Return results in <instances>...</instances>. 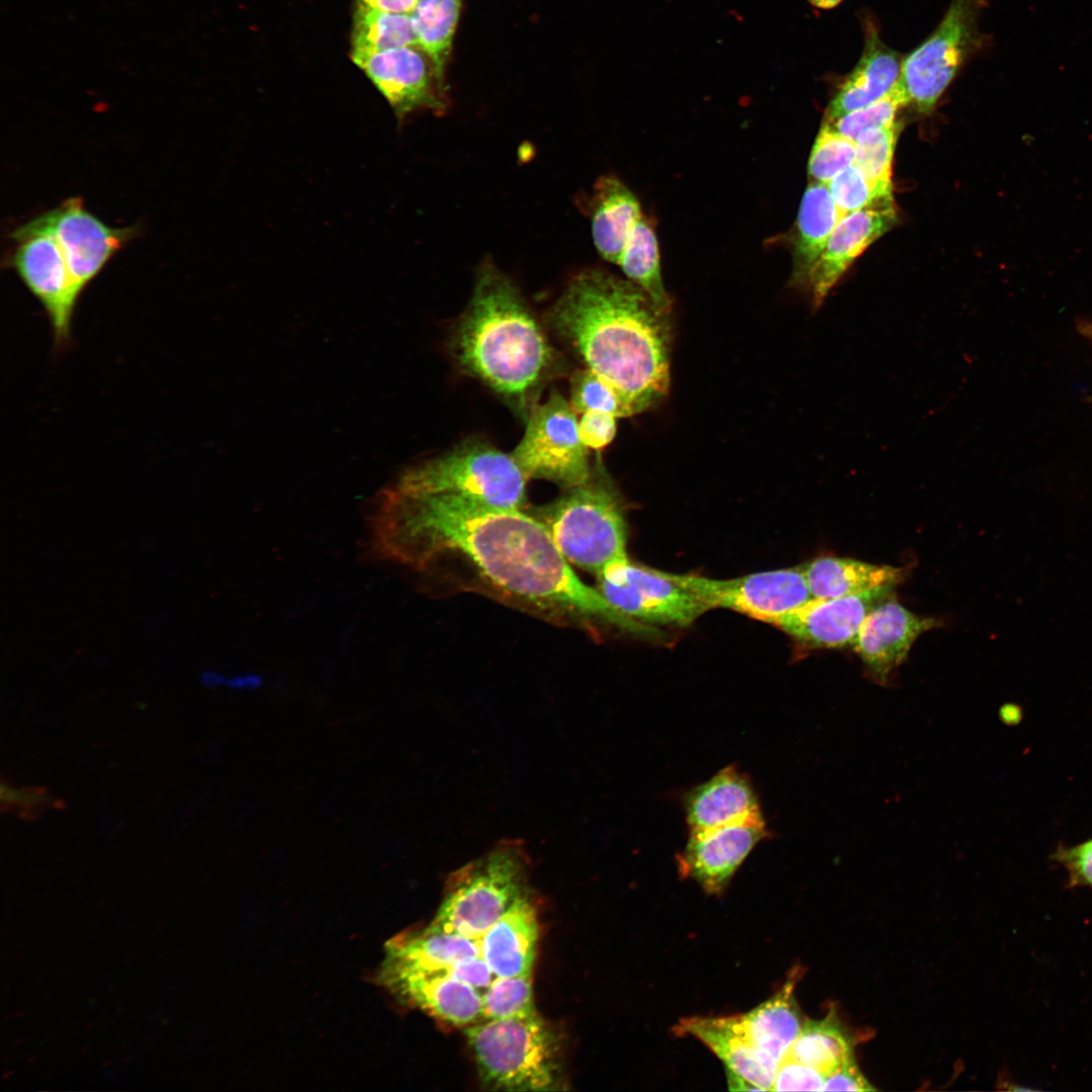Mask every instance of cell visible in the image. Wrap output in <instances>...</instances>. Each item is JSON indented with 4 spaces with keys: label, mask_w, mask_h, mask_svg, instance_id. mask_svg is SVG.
Returning a JSON list of instances; mask_svg holds the SVG:
<instances>
[{
    "label": "cell",
    "mask_w": 1092,
    "mask_h": 1092,
    "mask_svg": "<svg viewBox=\"0 0 1092 1092\" xmlns=\"http://www.w3.org/2000/svg\"><path fill=\"white\" fill-rule=\"evenodd\" d=\"M365 533L371 559L446 576L558 624L649 632L581 581L544 524L521 509L410 495L388 484L368 504Z\"/></svg>",
    "instance_id": "obj_1"
},
{
    "label": "cell",
    "mask_w": 1092,
    "mask_h": 1092,
    "mask_svg": "<svg viewBox=\"0 0 1092 1092\" xmlns=\"http://www.w3.org/2000/svg\"><path fill=\"white\" fill-rule=\"evenodd\" d=\"M550 323L631 416L660 402L670 385L669 314L637 284L600 269L575 275Z\"/></svg>",
    "instance_id": "obj_2"
},
{
    "label": "cell",
    "mask_w": 1092,
    "mask_h": 1092,
    "mask_svg": "<svg viewBox=\"0 0 1092 1092\" xmlns=\"http://www.w3.org/2000/svg\"><path fill=\"white\" fill-rule=\"evenodd\" d=\"M460 364L522 403L541 380L552 352L512 281L490 263L478 268L469 306L455 337Z\"/></svg>",
    "instance_id": "obj_3"
},
{
    "label": "cell",
    "mask_w": 1092,
    "mask_h": 1092,
    "mask_svg": "<svg viewBox=\"0 0 1092 1092\" xmlns=\"http://www.w3.org/2000/svg\"><path fill=\"white\" fill-rule=\"evenodd\" d=\"M465 1035L482 1082L495 1090L561 1089L556 1034L536 1010L467 1027Z\"/></svg>",
    "instance_id": "obj_4"
},
{
    "label": "cell",
    "mask_w": 1092,
    "mask_h": 1092,
    "mask_svg": "<svg viewBox=\"0 0 1092 1092\" xmlns=\"http://www.w3.org/2000/svg\"><path fill=\"white\" fill-rule=\"evenodd\" d=\"M527 480L512 455L485 443L468 442L406 467L389 485L410 495L521 509Z\"/></svg>",
    "instance_id": "obj_5"
},
{
    "label": "cell",
    "mask_w": 1092,
    "mask_h": 1092,
    "mask_svg": "<svg viewBox=\"0 0 1092 1092\" xmlns=\"http://www.w3.org/2000/svg\"><path fill=\"white\" fill-rule=\"evenodd\" d=\"M599 469L537 512L565 559L595 575L628 558L621 500Z\"/></svg>",
    "instance_id": "obj_6"
},
{
    "label": "cell",
    "mask_w": 1092,
    "mask_h": 1092,
    "mask_svg": "<svg viewBox=\"0 0 1092 1092\" xmlns=\"http://www.w3.org/2000/svg\"><path fill=\"white\" fill-rule=\"evenodd\" d=\"M527 854L518 839L499 841L456 872L429 929L477 940L527 893Z\"/></svg>",
    "instance_id": "obj_7"
},
{
    "label": "cell",
    "mask_w": 1092,
    "mask_h": 1092,
    "mask_svg": "<svg viewBox=\"0 0 1092 1092\" xmlns=\"http://www.w3.org/2000/svg\"><path fill=\"white\" fill-rule=\"evenodd\" d=\"M981 0H950L936 29L902 61L909 105L929 112L966 61L981 47Z\"/></svg>",
    "instance_id": "obj_8"
},
{
    "label": "cell",
    "mask_w": 1092,
    "mask_h": 1092,
    "mask_svg": "<svg viewBox=\"0 0 1092 1092\" xmlns=\"http://www.w3.org/2000/svg\"><path fill=\"white\" fill-rule=\"evenodd\" d=\"M10 239L8 265L38 300L50 322L55 345L71 342L77 292L64 251L43 213L17 226Z\"/></svg>",
    "instance_id": "obj_9"
},
{
    "label": "cell",
    "mask_w": 1092,
    "mask_h": 1092,
    "mask_svg": "<svg viewBox=\"0 0 1092 1092\" xmlns=\"http://www.w3.org/2000/svg\"><path fill=\"white\" fill-rule=\"evenodd\" d=\"M512 456L527 479H546L564 489L584 483L594 472L574 410L556 391L533 407Z\"/></svg>",
    "instance_id": "obj_10"
},
{
    "label": "cell",
    "mask_w": 1092,
    "mask_h": 1092,
    "mask_svg": "<svg viewBox=\"0 0 1092 1092\" xmlns=\"http://www.w3.org/2000/svg\"><path fill=\"white\" fill-rule=\"evenodd\" d=\"M598 590L613 607L641 623L688 626L709 608L667 572L615 561L598 575Z\"/></svg>",
    "instance_id": "obj_11"
},
{
    "label": "cell",
    "mask_w": 1092,
    "mask_h": 1092,
    "mask_svg": "<svg viewBox=\"0 0 1092 1092\" xmlns=\"http://www.w3.org/2000/svg\"><path fill=\"white\" fill-rule=\"evenodd\" d=\"M667 574L709 609L725 608L774 625L812 599L801 566L729 579Z\"/></svg>",
    "instance_id": "obj_12"
},
{
    "label": "cell",
    "mask_w": 1092,
    "mask_h": 1092,
    "mask_svg": "<svg viewBox=\"0 0 1092 1092\" xmlns=\"http://www.w3.org/2000/svg\"><path fill=\"white\" fill-rule=\"evenodd\" d=\"M399 120L424 110L443 112L446 88L427 54L418 46L382 52H352Z\"/></svg>",
    "instance_id": "obj_13"
},
{
    "label": "cell",
    "mask_w": 1092,
    "mask_h": 1092,
    "mask_svg": "<svg viewBox=\"0 0 1092 1092\" xmlns=\"http://www.w3.org/2000/svg\"><path fill=\"white\" fill-rule=\"evenodd\" d=\"M59 241L77 292L139 235V226L114 228L88 211L80 197H70L43 212Z\"/></svg>",
    "instance_id": "obj_14"
},
{
    "label": "cell",
    "mask_w": 1092,
    "mask_h": 1092,
    "mask_svg": "<svg viewBox=\"0 0 1092 1092\" xmlns=\"http://www.w3.org/2000/svg\"><path fill=\"white\" fill-rule=\"evenodd\" d=\"M769 835L762 815L691 832L676 856L678 873L707 893L720 894L752 849Z\"/></svg>",
    "instance_id": "obj_15"
},
{
    "label": "cell",
    "mask_w": 1092,
    "mask_h": 1092,
    "mask_svg": "<svg viewBox=\"0 0 1092 1092\" xmlns=\"http://www.w3.org/2000/svg\"><path fill=\"white\" fill-rule=\"evenodd\" d=\"M895 586L830 599H811L775 625L799 642L814 648L852 645L869 613L892 597Z\"/></svg>",
    "instance_id": "obj_16"
},
{
    "label": "cell",
    "mask_w": 1092,
    "mask_h": 1092,
    "mask_svg": "<svg viewBox=\"0 0 1092 1092\" xmlns=\"http://www.w3.org/2000/svg\"><path fill=\"white\" fill-rule=\"evenodd\" d=\"M937 625L938 621L933 618L910 612L893 595L869 613L851 646L861 659L867 674L875 682L886 686L915 640Z\"/></svg>",
    "instance_id": "obj_17"
},
{
    "label": "cell",
    "mask_w": 1092,
    "mask_h": 1092,
    "mask_svg": "<svg viewBox=\"0 0 1092 1092\" xmlns=\"http://www.w3.org/2000/svg\"><path fill=\"white\" fill-rule=\"evenodd\" d=\"M894 202L842 216L808 277L804 290L817 310L854 260L897 222Z\"/></svg>",
    "instance_id": "obj_18"
},
{
    "label": "cell",
    "mask_w": 1092,
    "mask_h": 1092,
    "mask_svg": "<svg viewBox=\"0 0 1092 1092\" xmlns=\"http://www.w3.org/2000/svg\"><path fill=\"white\" fill-rule=\"evenodd\" d=\"M677 1035H689L708 1046L732 1073L753 1090H771L779 1064L758 1051L743 1028L740 1014L729 1016H693L681 1019L673 1028Z\"/></svg>",
    "instance_id": "obj_19"
},
{
    "label": "cell",
    "mask_w": 1092,
    "mask_h": 1092,
    "mask_svg": "<svg viewBox=\"0 0 1092 1092\" xmlns=\"http://www.w3.org/2000/svg\"><path fill=\"white\" fill-rule=\"evenodd\" d=\"M377 980L403 1001L453 1025L466 1026L482 1015L479 992L447 974H378Z\"/></svg>",
    "instance_id": "obj_20"
},
{
    "label": "cell",
    "mask_w": 1092,
    "mask_h": 1092,
    "mask_svg": "<svg viewBox=\"0 0 1092 1092\" xmlns=\"http://www.w3.org/2000/svg\"><path fill=\"white\" fill-rule=\"evenodd\" d=\"M684 810L690 832L740 822L761 814L750 780L729 765L685 796Z\"/></svg>",
    "instance_id": "obj_21"
},
{
    "label": "cell",
    "mask_w": 1092,
    "mask_h": 1092,
    "mask_svg": "<svg viewBox=\"0 0 1092 1092\" xmlns=\"http://www.w3.org/2000/svg\"><path fill=\"white\" fill-rule=\"evenodd\" d=\"M864 47L849 75L829 102L824 121L872 104L886 95L899 81L903 59L881 38L872 20L864 21Z\"/></svg>",
    "instance_id": "obj_22"
},
{
    "label": "cell",
    "mask_w": 1092,
    "mask_h": 1092,
    "mask_svg": "<svg viewBox=\"0 0 1092 1092\" xmlns=\"http://www.w3.org/2000/svg\"><path fill=\"white\" fill-rule=\"evenodd\" d=\"M480 954L495 977L532 972L538 940V923L527 894L477 939Z\"/></svg>",
    "instance_id": "obj_23"
},
{
    "label": "cell",
    "mask_w": 1092,
    "mask_h": 1092,
    "mask_svg": "<svg viewBox=\"0 0 1092 1092\" xmlns=\"http://www.w3.org/2000/svg\"><path fill=\"white\" fill-rule=\"evenodd\" d=\"M643 215L637 197L619 178L606 175L597 180L590 198L592 234L606 261L618 265Z\"/></svg>",
    "instance_id": "obj_24"
},
{
    "label": "cell",
    "mask_w": 1092,
    "mask_h": 1092,
    "mask_svg": "<svg viewBox=\"0 0 1092 1092\" xmlns=\"http://www.w3.org/2000/svg\"><path fill=\"white\" fill-rule=\"evenodd\" d=\"M478 954V940L427 927L390 939L378 974L443 972L459 959Z\"/></svg>",
    "instance_id": "obj_25"
},
{
    "label": "cell",
    "mask_w": 1092,
    "mask_h": 1092,
    "mask_svg": "<svg viewBox=\"0 0 1092 1092\" xmlns=\"http://www.w3.org/2000/svg\"><path fill=\"white\" fill-rule=\"evenodd\" d=\"M840 218L827 184L811 181L800 204L791 243L793 286L804 289L814 264Z\"/></svg>",
    "instance_id": "obj_26"
},
{
    "label": "cell",
    "mask_w": 1092,
    "mask_h": 1092,
    "mask_svg": "<svg viewBox=\"0 0 1092 1092\" xmlns=\"http://www.w3.org/2000/svg\"><path fill=\"white\" fill-rule=\"evenodd\" d=\"M800 974V969H794L776 994L740 1014L751 1042L779 1065L803 1026L794 994Z\"/></svg>",
    "instance_id": "obj_27"
},
{
    "label": "cell",
    "mask_w": 1092,
    "mask_h": 1092,
    "mask_svg": "<svg viewBox=\"0 0 1092 1092\" xmlns=\"http://www.w3.org/2000/svg\"><path fill=\"white\" fill-rule=\"evenodd\" d=\"M812 599H830L863 593L901 582L904 568L873 564L845 557L823 556L801 566Z\"/></svg>",
    "instance_id": "obj_28"
},
{
    "label": "cell",
    "mask_w": 1092,
    "mask_h": 1092,
    "mask_svg": "<svg viewBox=\"0 0 1092 1092\" xmlns=\"http://www.w3.org/2000/svg\"><path fill=\"white\" fill-rule=\"evenodd\" d=\"M826 1076L854 1059L852 1038L831 1011L819 1020H807L786 1056Z\"/></svg>",
    "instance_id": "obj_29"
},
{
    "label": "cell",
    "mask_w": 1092,
    "mask_h": 1092,
    "mask_svg": "<svg viewBox=\"0 0 1092 1092\" xmlns=\"http://www.w3.org/2000/svg\"><path fill=\"white\" fill-rule=\"evenodd\" d=\"M628 280L641 287L663 312L670 314L672 301L660 270L657 238L652 224L643 215L627 242L618 265Z\"/></svg>",
    "instance_id": "obj_30"
},
{
    "label": "cell",
    "mask_w": 1092,
    "mask_h": 1092,
    "mask_svg": "<svg viewBox=\"0 0 1092 1092\" xmlns=\"http://www.w3.org/2000/svg\"><path fill=\"white\" fill-rule=\"evenodd\" d=\"M462 0H419L411 13L419 47L445 84V68L459 19Z\"/></svg>",
    "instance_id": "obj_31"
},
{
    "label": "cell",
    "mask_w": 1092,
    "mask_h": 1092,
    "mask_svg": "<svg viewBox=\"0 0 1092 1092\" xmlns=\"http://www.w3.org/2000/svg\"><path fill=\"white\" fill-rule=\"evenodd\" d=\"M352 52H382L418 46L411 14L380 11L357 4Z\"/></svg>",
    "instance_id": "obj_32"
},
{
    "label": "cell",
    "mask_w": 1092,
    "mask_h": 1092,
    "mask_svg": "<svg viewBox=\"0 0 1092 1092\" xmlns=\"http://www.w3.org/2000/svg\"><path fill=\"white\" fill-rule=\"evenodd\" d=\"M899 124L870 128L855 140L854 164L881 190L892 193V161Z\"/></svg>",
    "instance_id": "obj_33"
},
{
    "label": "cell",
    "mask_w": 1092,
    "mask_h": 1092,
    "mask_svg": "<svg viewBox=\"0 0 1092 1092\" xmlns=\"http://www.w3.org/2000/svg\"><path fill=\"white\" fill-rule=\"evenodd\" d=\"M909 105L905 90L898 81L882 98L857 110L846 113L833 121H823L843 136L855 142L864 130L886 127L896 123L898 111Z\"/></svg>",
    "instance_id": "obj_34"
},
{
    "label": "cell",
    "mask_w": 1092,
    "mask_h": 1092,
    "mask_svg": "<svg viewBox=\"0 0 1092 1092\" xmlns=\"http://www.w3.org/2000/svg\"><path fill=\"white\" fill-rule=\"evenodd\" d=\"M535 1011L532 972L495 977L482 996V1016L504 1018Z\"/></svg>",
    "instance_id": "obj_35"
},
{
    "label": "cell",
    "mask_w": 1092,
    "mask_h": 1092,
    "mask_svg": "<svg viewBox=\"0 0 1092 1092\" xmlns=\"http://www.w3.org/2000/svg\"><path fill=\"white\" fill-rule=\"evenodd\" d=\"M854 159L855 143L823 122L810 153L808 174L811 181L827 184Z\"/></svg>",
    "instance_id": "obj_36"
},
{
    "label": "cell",
    "mask_w": 1092,
    "mask_h": 1092,
    "mask_svg": "<svg viewBox=\"0 0 1092 1092\" xmlns=\"http://www.w3.org/2000/svg\"><path fill=\"white\" fill-rule=\"evenodd\" d=\"M827 186L841 217L867 207L894 202L892 193L873 184L854 163L837 174Z\"/></svg>",
    "instance_id": "obj_37"
},
{
    "label": "cell",
    "mask_w": 1092,
    "mask_h": 1092,
    "mask_svg": "<svg viewBox=\"0 0 1092 1092\" xmlns=\"http://www.w3.org/2000/svg\"><path fill=\"white\" fill-rule=\"evenodd\" d=\"M570 393L571 405L576 412H603L617 418L631 416L616 391L587 368L573 375Z\"/></svg>",
    "instance_id": "obj_38"
},
{
    "label": "cell",
    "mask_w": 1092,
    "mask_h": 1092,
    "mask_svg": "<svg viewBox=\"0 0 1092 1092\" xmlns=\"http://www.w3.org/2000/svg\"><path fill=\"white\" fill-rule=\"evenodd\" d=\"M0 807L3 813L12 814L25 821H35L49 810L66 808V803L47 787H17L2 777Z\"/></svg>",
    "instance_id": "obj_39"
},
{
    "label": "cell",
    "mask_w": 1092,
    "mask_h": 1092,
    "mask_svg": "<svg viewBox=\"0 0 1092 1092\" xmlns=\"http://www.w3.org/2000/svg\"><path fill=\"white\" fill-rule=\"evenodd\" d=\"M825 1076L798 1062L784 1058L771 1087L774 1091H822Z\"/></svg>",
    "instance_id": "obj_40"
},
{
    "label": "cell",
    "mask_w": 1092,
    "mask_h": 1092,
    "mask_svg": "<svg viewBox=\"0 0 1092 1092\" xmlns=\"http://www.w3.org/2000/svg\"><path fill=\"white\" fill-rule=\"evenodd\" d=\"M614 415L603 412L583 413L578 421V434L586 448L601 450L615 438L617 421Z\"/></svg>",
    "instance_id": "obj_41"
},
{
    "label": "cell",
    "mask_w": 1092,
    "mask_h": 1092,
    "mask_svg": "<svg viewBox=\"0 0 1092 1092\" xmlns=\"http://www.w3.org/2000/svg\"><path fill=\"white\" fill-rule=\"evenodd\" d=\"M441 973L447 974L476 990L486 989L492 982L494 975L481 954L459 959Z\"/></svg>",
    "instance_id": "obj_42"
},
{
    "label": "cell",
    "mask_w": 1092,
    "mask_h": 1092,
    "mask_svg": "<svg viewBox=\"0 0 1092 1092\" xmlns=\"http://www.w3.org/2000/svg\"><path fill=\"white\" fill-rule=\"evenodd\" d=\"M875 1088L858 1069L855 1060H851L831 1073L824 1081L822 1091H873Z\"/></svg>",
    "instance_id": "obj_43"
},
{
    "label": "cell",
    "mask_w": 1092,
    "mask_h": 1092,
    "mask_svg": "<svg viewBox=\"0 0 1092 1092\" xmlns=\"http://www.w3.org/2000/svg\"><path fill=\"white\" fill-rule=\"evenodd\" d=\"M419 0H357V4L366 7L399 14H411Z\"/></svg>",
    "instance_id": "obj_44"
},
{
    "label": "cell",
    "mask_w": 1092,
    "mask_h": 1092,
    "mask_svg": "<svg viewBox=\"0 0 1092 1092\" xmlns=\"http://www.w3.org/2000/svg\"><path fill=\"white\" fill-rule=\"evenodd\" d=\"M813 6L821 9H830L837 6L842 0H808Z\"/></svg>",
    "instance_id": "obj_45"
},
{
    "label": "cell",
    "mask_w": 1092,
    "mask_h": 1092,
    "mask_svg": "<svg viewBox=\"0 0 1092 1092\" xmlns=\"http://www.w3.org/2000/svg\"><path fill=\"white\" fill-rule=\"evenodd\" d=\"M1088 332H1089V333L1091 334V336H1092V328H1090V330H1089Z\"/></svg>",
    "instance_id": "obj_46"
}]
</instances>
